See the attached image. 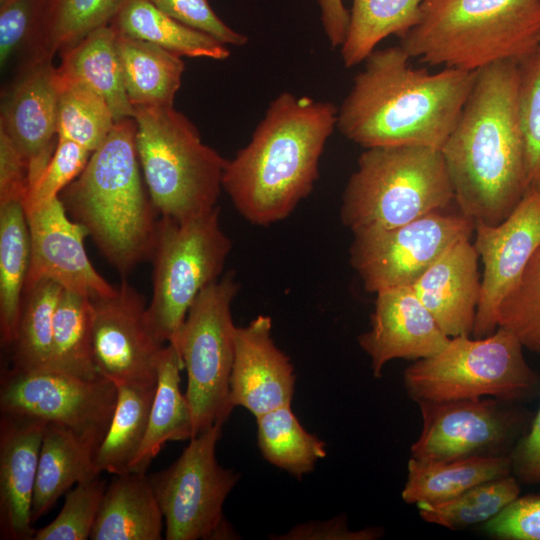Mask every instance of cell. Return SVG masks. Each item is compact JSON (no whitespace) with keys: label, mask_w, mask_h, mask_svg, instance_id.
<instances>
[{"label":"cell","mask_w":540,"mask_h":540,"mask_svg":"<svg viewBox=\"0 0 540 540\" xmlns=\"http://www.w3.org/2000/svg\"><path fill=\"white\" fill-rule=\"evenodd\" d=\"M518 82L516 61L477 70L472 90L441 148L454 201L475 223H501L527 192Z\"/></svg>","instance_id":"cell-1"},{"label":"cell","mask_w":540,"mask_h":540,"mask_svg":"<svg viewBox=\"0 0 540 540\" xmlns=\"http://www.w3.org/2000/svg\"><path fill=\"white\" fill-rule=\"evenodd\" d=\"M399 46L374 50L338 108L337 128L371 148H442L472 90L476 72L415 69Z\"/></svg>","instance_id":"cell-2"},{"label":"cell","mask_w":540,"mask_h":540,"mask_svg":"<svg viewBox=\"0 0 540 540\" xmlns=\"http://www.w3.org/2000/svg\"><path fill=\"white\" fill-rule=\"evenodd\" d=\"M337 116L333 103L290 92L270 103L223 173L222 189L243 218L259 226L276 223L311 193Z\"/></svg>","instance_id":"cell-3"},{"label":"cell","mask_w":540,"mask_h":540,"mask_svg":"<svg viewBox=\"0 0 540 540\" xmlns=\"http://www.w3.org/2000/svg\"><path fill=\"white\" fill-rule=\"evenodd\" d=\"M135 138L134 118L116 122L59 195L71 219L123 277L151 259L160 219L143 184Z\"/></svg>","instance_id":"cell-4"},{"label":"cell","mask_w":540,"mask_h":540,"mask_svg":"<svg viewBox=\"0 0 540 540\" xmlns=\"http://www.w3.org/2000/svg\"><path fill=\"white\" fill-rule=\"evenodd\" d=\"M540 45V0H423L401 38L411 57L469 72L520 62Z\"/></svg>","instance_id":"cell-5"},{"label":"cell","mask_w":540,"mask_h":540,"mask_svg":"<svg viewBox=\"0 0 540 540\" xmlns=\"http://www.w3.org/2000/svg\"><path fill=\"white\" fill-rule=\"evenodd\" d=\"M454 192L440 149L366 148L345 187L340 218L352 233L397 227L443 211Z\"/></svg>","instance_id":"cell-6"},{"label":"cell","mask_w":540,"mask_h":540,"mask_svg":"<svg viewBox=\"0 0 540 540\" xmlns=\"http://www.w3.org/2000/svg\"><path fill=\"white\" fill-rule=\"evenodd\" d=\"M134 110L138 159L160 216L186 220L214 210L227 160L173 107Z\"/></svg>","instance_id":"cell-7"},{"label":"cell","mask_w":540,"mask_h":540,"mask_svg":"<svg viewBox=\"0 0 540 540\" xmlns=\"http://www.w3.org/2000/svg\"><path fill=\"white\" fill-rule=\"evenodd\" d=\"M403 382L417 404L481 397L515 403L540 392V376L526 362L522 344L500 326L481 338L451 337L440 352L411 364Z\"/></svg>","instance_id":"cell-8"},{"label":"cell","mask_w":540,"mask_h":540,"mask_svg":"<svg viewBox=\"0 0 540 540\" xmlns=\"http://www.w3.org/2000/svg\"><path fill=\"white\" fill-rule=\"evenodd\" d=\"M231 248L218 206L186 220L160 216L150 259L153 286L146 315L161 342L176 339L197 296L220 278Z\"/></svg>","instance_id":"cell-9"},{"label":"cell","mask_w":540,"mask_h":540,"mask_svg":"<svg viewBox=\"0 0 540 540\" xmlns=\"http://www.w3.org/2000/svg\"><path fill=\"white\" fill-rule=\"evenodd\" d=\"M238 290L239 284L231 272L205 287L171 342L187 372L185 395L195 436L215 425L222 426L234 408L230 401V376L237 327L231 307Z\"/></svg>","instance_id":"cell-10"},{"label":"cell","mask_w":540,"mask_h":540,"mask_svg":"<svg viewBox=\"0 0 540 540\" xmlns=\"http://www.w3.org/2000/svg\"><path fill=\"white\" fill-rule=\"evenodd\" d=\"M221 435V425L203 431L170 466L148 475L163 513L166 540L236 538L223 504L239 474L216 459Z\"/></svg>","instance_id":"cell-11"},{"label":"cell","mask_w":540,"mask_h":540,"mask_svg":"<svg viewBox=\"0 0 540 540\" xmlns=\"http://www.w3.org/2000/svg\"><path fill=\"white\" fill-rule=\"evenodd\" d=\"M113 381L87 379L50 367L4 372L0 411L62 426L96 452L109 429L116 403Z\"/></svg>","instance_id":"cell-12"},{"label":"cell","mask_w":540,"mask_h":540,"mask_svg":"<svg viewBox=\"0 0 540 540\" xmlns=\"http://www.w3.org/2000/svg\"><path fill=\"white\" fill-rule=\"evenodd\" d=\"M475 222L435 211L409 223L353 233L350 264L371 293L412 286L452 245L471 238Z\"/></svg>","instance_id":"cell-13"},{"label":"cell","mask_w":540,"mask_h":540,"mask_svg":"<svg viewBox=\"0 0 540 540\" xmlns=\"http://www.w3.org/2000/svg\"><path fill=\"white\" fill-rule=\"evenodd\" d=\"M418 405L422 429L411 457L427 462L509 455L532 420L513 402L494 397Z\"/></svg>","instance_id":"cell-14"},{"label":"cell","mask_w":540,"mask_h":540,"mask_svg":"<svg viewBox=\"0 0 540 540\" xmlns=\"http://www.w3.org/2000/svg\"><path fill=\"white\" fill-rule=\"evenodd\" d=\"M90 299L98 372L114 383L156 382L159 356L166 344L148 323L144 296L123 280L112 294Z\"/></svg>","instance_id":"cell-15"},{"label":"cell","mask_w":540,"mask_h":540,"mask_svg":"<svg viewBox=\"0 0 540 540\" xmlns=\"http://www.w3.org/2000/svg\"><path fill=\"white\" fill-rule=\"evenodd\" d=\"M474 247L483 263L481 292L472 337L491 335L498 327L499 305L540 245V196L526 192L501 223H475Z\"/></svg>","instance_id":"cell-16"},{"label":"cell","mask_w":540,"mask_h":540,"mask_svg":"<svg viewBox=\"0 0 540 540\" xmlns=\"http://www.w3.org/2000/svg\"><path fill=\"white\" fill-rule=\"evenodd\" d=\"M25 211L30 237L25 287L48 279L89 298L115 291L116 285L99 274L89 260L84 245L87 232L71 219L59 197Z\"/></svg>","instance_id":"cell-17"},{"label":"cell","mask_w":540,"mask_h":540,"mask_svg":"<svg viewBox=\"0 0 540 540\" xmlns=\"http://www.w3.org/2000/svg\"><path fill=\"white\" fill-rule=\"evenodd\" d=\"M58 98V71L50 60L20 68L2 97L0 130L13 141L27 162L29 190L56 147Z\"/></svg>","instance_id":"cell-18"},{"label":"cell","mask_w":540,"mask_h":540,"mask_svg":"<svg viewBox=\"0 0 540 540\" xmlns=\"http://www.w3.org/2000/svg\"><path fill=\"white\" fill-rule=\"evenodd\" d=\"M449 340L412 286L377 292L370 329L358 337L360 347L371 360L375 378L382 376L389 361L431 357Z\"/></svg>","instance_id":"cell-19"},{"label":"cell","mask_w":540,"mask_h":540,"mask_svg":"<svg viewBox=\"0 0 540 540\" xmlns=\"http://www.w3.org/2000/svg\"><path fill=\"white\" fill-rule=\"evenodd\" d=\"M271 331L272 319L267 315H258L236 329L230 401L255 417L291 406L295 391L294 367Z\"/></svg>","instance_id":"cell-20"},{"label":"cell","mask_w":540,"mask_h":540,"mask_svg":"<svg viewBox=\"0 0 540 540\" xmlns=\"http://www.w3.org/2000/svg\"><path fill=\"white\" fill-rule=\"evenodd\" d=\"M46 422L0 416V539L33 540L31 509Z\"/></svg>","instance_id":"cell-21"},{"label":"cell","mask_w":540,"mask_h":540,"mask_svg":"<svg viewBox=\"0 0 540 540\" xmlns=\"http://www.w3.org/2000/svg\"><path fill=\"white\" fill-rule=\"evenodd\" d=\"M464 238L445 251L412 285L448 337L472 335L481 292L479 255Z\"/></svg>","instance_id":"cell-22"},{"label":"cell","mask_w":540,"mask_h":540,"mask_svg":"<svg viewBox=\"0 0 540 540\" xmlns=\"http://www.w3.org/2000/svg\"><path fill=\"white\" fill-rule=\"evenodd\" d=\"M164 517L146 473L115 475L104 491L90 540H161Z\"/></svg>","instance_id":"cell-23"},{"label":"cell","mask_w":540,"mask_h":540,"mask_svg":"<svg viewBox=\"0 0 540 540\" xmlns=\"http://www.w3.org/2000/svg\"><path fill=\"white\" fill-rule=\"evenodd\" d=\"M184 364L178 349L164 346L157 365V387L152 401L148 426L142 445L130 471L146 473L151 461L169 441L195 437L191 410L180 389V371Z\"/></svg>","instance_id":"cell-24"},{"label":"cell","mask_w":540,"mask_h":540,"mask_svg":"<svg viewBox=\"0 0 540 540\" xmlns=\"http://www.w3.org/2000/svg\"><path fill=\"white\" fill-rule=\"evenodd\" d=\"M96 451L72 431L52 423L44 429L31 509L35 523L74 485L100 475L94 470Z\"/></svg>","instance_id":"cell-25"},{"label":"cell","mask_w":540,"mask_h":540,"mask_svg":"<svg viewBox=\"0 0 540 540\" xmlns=\"http://www.w3.org/2000/svg\"><path fill=\"white\" fill-rule=\"evenodd\" d=\"M401 496L407 504H435L481 483L512 474L509 455L427 462L410 457Z\"/></svg>","instance_id":"cell-26"},{"label":"cell","mask_w":540,"mask_h":540,"mask_svg":"<svg viewBox=\"0 0 540 540\" xmlns=\"http://www.w3.org/2000/svg\"><path fill=\"white\" fill-rule=\"evenodd\" d=\"M116 48L131 105L173 107L184 71L181 57L153 43L117 33Z\"/></svg>","instance_id":"cell-27"},{"label":"cell","mask_w":540,"mask_h":540,"mask_svg":"<svg viewBox=\"0 0 540 540\" xmlns=\"http://www.w3.org/2000/svg\"><path fill=\"white\" fill-rule=\"evenodd\" d=\"M60 55L59 74L83 82L101 95L110 107L115 122L134 117L135 110L123 82L116 33L110 25L92 31Z\"/></svg>","instance_id":"cell-28"},{"label":"cell","mask_w":540,"mask_h":540,"mask_svg":"<svg viewBox=\"0 0 540 540\" xmlns=\"http://www.w3.org/2000/svg\"><path fill=\"white\" fill-rule=\"evenodd\" d=\"M120 35L144 40L178 56L224 60L227 45L162 12L148 0H125L109 24Z\"/></svg>","instance_id":"cell-29"},{"label":"cell","mask_w":540,"mask_h":540,"mask_svg":"<svg viewBox=\"0 0 540 540\" xmlns=\"http://www.w3.org/2000/svg\"><path fill=\"white\" fill-rule=\"evenodd\" d=\"M30 263V237L24 204H0V337L11 348Z\"/></svg>","instance_id":"cell-30"},{"label":"cell","mask_w":540,"mask_h":540,"mask_svg":"<svg viewBox=\"0 0 540 540\" xmlns=\"http://www.w3.org/2000/svg\"><path fill=\"white\" fill-rule=\"evenodd\" d=\"M117 403L107 431L94 458L97 474L130 472L144 440L156 382H116Z\"/></svg>","instance_id":"cell-31"},{"label":"cell","mask_w":540,"mask_h":540,"mask_svg":"<svg viewBox=\"0 0 540 540\" xmlns=\"http://www.w3.org/2000/svg\"><path fill=\"white\" fill-rule=\"evenodd\" d=\"M423 0H353L341 46L345 67L360 64L390 35L403 38L418 22Z\"/></svg>","instance_id":"cell-32"},{"label":"cell","mask_w":540,"mask_h":540,"mask_svg":"<svg viewBox=\"0 0 540 540\" xmlns=\"http://www.w3.org/2000/svg\"><path fill=\"white\" fill-rule=\"evenodd\" d=\"M256 421L262 456L297 479L312 472L317 461L326 457V443L304 429L291 406L262 414Z\"/></svg>","instance_id":"cell-33"},{"label":"cell","mask_w":540,"mask_h":540,"mask_svg":"<svg viewBox=\"0 0 540 540\" xmlns=\"http://www.w3.org/2000/svg\"><path fill=\"white\" fill-rule=\"evenodd\" d=\"M47 367L87 379L102 376L93 358L92 305L89 297L63 290L54 316Z\"/></svg>","instance_id":"cell-34"},{"label":"cell","mask_w":540,"mask_h":540,"mask_svg":"<svg viewBox=\"0 0 540 540\" xmlns=\"http://www.w3.org/2000/svg\"><path fill=\"white\" fill-rule=\"evenodd\" d=\"M44 279L25 287L12 349V368L47 367L50 361L55 312L63 292Z\"/></svg>","instance_id":"cell-35"},{"label":"cell","mask_w":540,"mask_h":540,"mask_svg":"<svg viewBox=\"0 0 540 540\" xmlns=\"http://www.w3.org/2000/svg\"><path fill=\"white\" fill-rule=\"evenodd\" d=\"M125 0H48L41 36L29 63L50 60L109 25Z\"/></svg>","instance_id":"cell-36"},{"label":"cell","mask_w":540,"mask_h":540,"mask_svg":"<svg viewBox=\"0 0 540 540\" xmlns=\"http://www.w3.org/2000/svg\"><path fill=\"white\" fill-rule=\"evenodd\" d=\"M58 78L57 139L73 141L93 152L116 123L112 111L105 99L85 83L59 72Z\"/></svg>","instance_id":"cell-37"},{"label":"cell","mask_w":540,"mask_h":540,"mask_svg":"<svg viewBox=\"0 0 540 540\" xmlns=\"http://www.w3.org/2000/svg\"><path fill=\"white\" fill-rule=\"evenodd\" d=\"M520 490L518 479L509 474L476 485L447 501L417 507L424 521L459 530L487 522L514 501Z\"/></svg>","instance_id":"cell-38"},{"label":"cell","mask_w":540,"mask_h":540,"mask_svg":"<svg viewBox=\"0 0 540 540\" xmlns=\"http://www.w3.org/2000/svg\"><path fill=\"white\" fill-rule=\"evenodd\" d=\"M497 323L510 330L523 348L540 355V245L502 299Z\"/></svg>","instance_id":"cell-39"},{"label":"cell","mask_w":540,"mask_h":540,"mask_svg":"<svg viewBox=\"0 0 540 540\" xmlns=\"http://www.w3.org/2000/svg\"><path fill=\"white\" fill-rule=\"evenodd\" d=\"M518 117L525 153L527 192L540 196V45L519 62Z\"/></svg>","instance_id":"cell-40"},{"label":"cell","mask_w":540,"mask_h":540,"mask_svg":"<svg viewBox=\"0 0 540 540\" xmlns=\"http://www.w3.org/2000/svg\"><path fill=\"white\" fill-rule=\"evenodd\" d=\"M106 487L100 475L78 482L65 494L59 514L36 530L33 540L89 539Z\"/></svg>","instance_id":"cell-41"},{"label":"cell","mask_w":540,"mask_h":540,"mask_svg":"<svg viewBox=\"0 0 540 540\" xmlns=\"http://www.w3.org/2000/svg\"><path fill=\"white\" fill-rule=\"evenodd\" d=\"M0 3V64L3 71L24 51H28L29 56L23 66L30 61L41 36L48 0H2Z\"/></svg>","instance_id":"cell-42"},{"label":"cell","mask_w":540,"mask_h":540,"mask_svg":"<svg viewBox=\"0 0 540 540\" xmlns=\"http://www.w3.org/2000/svg\"><path fill=\"white\" fill-rule=\"evenodd\" d=\"M91 153L73 141L57 139L50 161L23 202L24 208L45 204L58 198L63 189L83 171Z\"/></svg>","instance_id":"cell-43"},{"label":"cell","mask_w":540,"mask_h":540,"mask_svg":"<svg viewBox=\"0 0 540 540\" xmlns=\"http://www.w3.org/2000/svg\"><path fill=\"white\" fill-rule=\"evenodd\" d=\"M177 21L204 32L225 45L243 46L247 36L233 30L217 16L209 0H148Z\"/></svg>","instance_id":"cell-44"},{"label":"cell","mask_w":540,"mask_h":540,"mask_svg":"<svg viewBox=\"0 0 540 540\" xmlns=\"http://www.w3.org/2000/svg\"><path fill=\"white\" fill-rule=\"evenodd\" d=\"M482 530L501 540H540V494L519 495Z\"/></svg>","instance_id":"cell-45"},{"label":"cell","mask_w":540,"mask_h":540,"mask_svg":"<svg viewBox=\"0 0 540 540\" xmlns=\"http://www.w3.org/2000/svg\"><path fill=\"white\" fill-rule=\"evenodd\" d=\"M29 191L28 165L13 141L0 130V204L24 202Z\"/></svg>","instance_id":"cell-46"},{"label":"cell","mask_w":540,"mask_h":540,"mask_svg":"<svg viewBox=\"0 0 540 540\" xmlns=\"http://www.w3.org/2000/svg\"><path fill=\"white\" fill-rule=\"evenodd\" d=\"M380 528L350 530L344 515L326 521H312L299 524L284 535L275 537L282 540H374L381 537Z\"/></svg>","instance_id":"cell-47"},{"label":"cell","mask_w":540,"mask_h":540,"mask_svg":"<svg viewBox=\"0 0 540 540\" xmlns=\"http://www.w3.org/2000/svg\"><path fill=\"white\" fill-rule=\"evenodd\" d=\"M512 474L520 483L540 484V405L527 431L509 453Z\"/></svg>","instance_id":"cell-48"},{"label":"cell","mask_w":540,"mask_h":540,"mask_svg":"<svg viewBox=\"0 0 540 540\" xmlns=\"http://www.w3.org/2000/svg\"><path fill=\"white\" fill-rule=\"evenodd\" d=\"M321 23L332 48L341 47L348 31L350 11L343 0H317Z\"/></svg>","instance_id":"cell-49"},{"label":"cell","mask_w":540,"mask_h":540,"mask_svg":"<svg viewBox=\"0 0 540 540\" xmlns=\"http://www.w3.org/2000/svg\"><path fill=\"white\" fill-rule=\"evenodd\" d=\"M0 1H2V0H0Z\"/></svg>","instance_id":"cell-50"}]
</instances>
